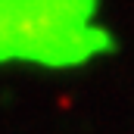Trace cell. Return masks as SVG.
Instances as JSON below:
<instances>
[{
	"label": "cell",
	"instance_id": "cell-1",
	"mask_svg": "<svg viewBox=\"0 0 134 134\" xmlns=\"http://www.w3.org/2000/svg\"><path fill=\"white\" fill-rule=\"evenodd\" d=\"M94 0H0V63L72 66L87 59L109 44L94 22Z\"/></svg>",
	"mask_w": 134,
	"mask_h": 134
}]
</instances>
